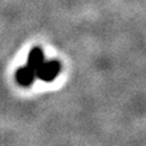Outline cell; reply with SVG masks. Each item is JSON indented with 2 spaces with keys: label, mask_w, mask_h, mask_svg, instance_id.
Listing matches in <instances>:
<instances>
[{
  "label": "cell",
  "mask_w": 146,
  "mask_h": 146,
  "mask_svg": "<svg viewBox=\"0 0 146 146\" xmlns=\"http://www.w3.org/2000/svg\"><path fill=\"white\" fill-rule=\"evenodd\" d=\"M59 72L60 63L56 60H48L44 61L36 70V77L44 82H52L59 75Z\"/></svg>",
  "instance_id": "cell-1"
},
{
  "label": "cell",
  "mask_w": 146,
  "mask_h": 146,
  "mask_svg": "<svg viewBox=\"0 0 146 146\" xmlns=\"http://www.w3.org/2000/svg\"><path fill=\"white\" fill-rule=\"evenodd\" d=\"M15 78L20 85L29 86L33 83L35 78H37V77H36V71L33 69H31L28 66H24V67H21L16 70Z\"/></svg>",
  "instance_id": "cell-2"
},
{
  "label": "cell",
  "mask_w": 146,
  "mask_h": 146,
  "mask_svg": "<svg viewBox=\"0 0 146 146\" xmlns=\"http://www.w3.org/2000/svg\"><path fill=\"white\" fill-rule=\"evenodd\" d=\"M45 61L44 59V53L39 47H33L29 55H28V67H30L31 69H33L35 71L38 69V67Z\"/></svg>",
  "instance_id": "cell-3"
}]
</instances>
